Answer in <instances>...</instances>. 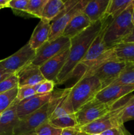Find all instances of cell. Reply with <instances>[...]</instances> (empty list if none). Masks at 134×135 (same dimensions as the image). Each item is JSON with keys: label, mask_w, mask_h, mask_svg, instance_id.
I'll return each mask as SVG.
<instances>
[{"label": "cell", "mask_w": 134, "mask_h": 135, "mask_svg": "<svg viewBox=\"0 0 134 135\" xmlns=\"http://www.w3.org/2000/svg\"><path fill=\"white\" fill-rule=\"evenodd\" d=\"M48 121L53 126L60 129L78 127L77 121H76L74 114L63 115L61 117L53 119L48 120Z\"/></svg>", "instance_id": "obj_24"}, {"label": "cell", "mask_w": 134, "mask_h": 135, "mask_svg": "<svg viewBox=\"0 0 134 135\" xmlns=\"http://www.w3.org/2000/svg\"><path fill=\"white\" fill-rule=\"evenodd\" d=\"M69 52L70 47H68L39 67L45 80H51L56 84L57 77L66 63Z\"/></svg>", "instance_id": "obj_12"}, {"label": "cell", "mask_w": 134, "mask_h": 135, "mask_svg": "<svg viewBox=\"0 0 134 135\" xmlns=\"http://www.w3.org/2000/svg\"><path fill=\"white\" fill-rule=\"evenodd\" d=\"M94 135H99V134H94Z\"/></svg>", "instance_id": "obj_42"}, {"label": "cell", "mask_w": 134, "mask_h": 135, "mask_svg": "<svg viewBox=\"0 0 134 135\" xmlns=\"http://www.w3.org/2000/svg\"><path fill=\"white\" fill-rule=\"evenodd\" d=\"M134 91L133 86L110 84L99 92L95 98L104 104L114 105L116 102Z\"/></svg>", "instance_id": "obj_13"}, {"label": "cell", "mask_w": 134, "mask_h": 135, "mask_svg": "<svg viewBox=\"0 0 134 135\" xmlns=\"http://www.w3.org/2000/svg\"><path fill=\"white\" fill-rule=\"evenodd\" d=\"M37 88H38V84L35 86H26L20 87L18 90L17 99L19 101H21L37 94Z\"/></svg>", "instance_id": "obj_30"}, {"label": "cell", "mask_w": 134, "mask_h": 135, "mask_svg": "<svg viewBox=\"0 0 134 135\" xmlns=\"http://www.w3.org/2000/svg\"><path fill=\"white\" fill-rule=\"evenodd\" d=\"M10 0H0V9L3 8L9 7Z\"/></svg>", "instance_id": "obj_38"}, {"label": "cell", "mask_w": 134, "mask_h": 135, "mask_svg": "<svg viewBox=\"0 0 134 135\" xmlns=\"http://www.w3.org/2000/svg\"><path fill=\"white\" fill-rule=\"evenodd\" d=\"M18 87L0 94V114L6 110L17 99Z\"/></svg>", "instance_id": "obj_26"}, {"label": "cell", "mask_w": 134, "mask_h": 135, "mask_svg": "<svg viewBox=\"0 0 134 135\" xmlns=\"http://www.w3.org/2000/svg\"><path fill=\"white\" fill-rule=\"evenodd\" d=\"M49 102L38 110L20 119L13 135H24L34 133L35 129L49 120Z\"/></svg>", "instance_id": "obj_11"}, {"label": "cell", "mask_w": 134, "mask_h": 135, "mask_svg": "<svg viewBox=\"0 0 134 135\" xmlns=\"http://www.w3.org/2000/svg\"><path fill=\"white\" fill-rule=\"evenodd\" d=\"M80 131L78 127H76L66 128L62 130V133L60 135H78Z\"/></svg>", "instance_id": "obj_35"}, {"label": "cell", "mask_w": 134, "mask_h": 135, "mask_svg": "<svg viewBox=\"0 0 134 135\" xmlns=\"http://www.w3.org/2000/svg\"><path fill=\"white\" fill-rule=\"evenodd\" d=\"M18 87V81L16 74H13L0 82V94L4 93Z\"/></svg>", "instance_id": "obj_29"}, {"label": "cell", "mask_w": 134, "mask_h": 135, "mask_svg": "<svg viewBox=\"0 0 134 135\" xmlns=\"http://www.w3.org/2000/svg\"><path fill=\"white\" fill-rule=\"evenodd\" d=\"M78 135H89V134H86V133H83V132H80Z\"/></svg>", "instance_id": "obj_40"}, {"label": "cell", "mask_w": 134, "mask_h": 135, "mask_svg": "<svg viewBox=\"0 0 134 135\" xmlns=\"http://www.w3.org/2000/svg\"><path fill=\"white\" fill-rule=\"evenodd\" d=\"M29 0H10L9 7L11 8L14 14L17 15H25L27 14V7Z\"/></svg>", "instance_id": "obj_28"}, {"label": "cell", "mask_w": 134, "mask_h": 135, "mask_svg": "<svg viewBox=\"0 0 134 135\" xmlns=\"http://www.w3.org/2000/svg\"><path fill=\"white\" fill-rule=\"evenodd\" d=\"M133 65H134V63H133Z\"/></svg>", "instance_id": "obj_43"}, {"label": "cell", "mask_w": 134, "mask_h": 135, "mask_svg": "<svg viewBox=\"0 0 134 135\" xmlns=\"http://www.w3.org/2000/svg\"><path fill=\"white\" fill-rule=\"evenodd\" d=\"M35 55L28 42L25 46L11 56L0 60V69L11 74H15L20 69L31 63Z\"/></svg>", "instance_id": "obj_9"}, {"label": "cell", "mask_w": 134, "mask_h": 135, "mask_svg": "<svg viewBox=\"0 0 134 135\" xmlns=\"http://www.w3.org/2000/svg\"><path fill=\"white\" fill-rule=\"evenodd\" d=\"M88 2L89 1L86 0H69L65 1L62 11L51 22L49 42L62 36L67 25L76 15L84 11Z\"/></svg>", "instance_id": "obj_4"}, {"label": "cell", "mask_w": 134, "mask_h": 135, "mask_svg": "<svg viewBox=\"0 0 134 135\" xmlns=\"http://www.w3.org/2000/svg\"><path fill=\"white\" fill-rule=\"evenodd\" d=\"M19 100L16 99L13 104L0 114V135H13L14 128L20 121L17 115V105Z\"/></svg>", "instance_id": "obj_15"}, {"label": "cell", "mask_w": 134, "mask_h": 135, "mask_svg": "<svg viewBox=\"0 0 134 135\" xmlns=\"http://www.w3.org/2000/svg\"><path fill=\"white\" fill-rule=\"evenodd\" d=\"M123 108V105H114L112 110L106 115L91 123L79 127L80 132L89 135L100 134L110 129L122 126L123 123L121 119V114Z\"/></svg>", "instance_id": "obj_6"}, {"label": "cell", "mask_w": 134, "mask_h": 135, "mask_svg": "<svg viewBox=\"0 0 134 135\" xmlns=\"http://www.w3.org/2000/svg\"><path fill=\"white\" fill-rule=\"evenodd\" d=\"M111 84H121L134 86V65L133 63H129L118 79Z\"/></svg>", "instance_id": "obj_23"}, {"label": "cell", "mask_w": 134, "mask_h": 135, "mask_svg": "<svg viewBox=\"0 0 134 135\" xmlns=\"http://www.w3.org/2000/svg\"><path fill=\"white\" fill-rule=\"evenodd\" d=\"M99 135H132L127 129L125 128L124 125L112 128L109 130L103 132Z\"/></svg>", "instance_id": "obj_33"}, {"label": "cell", "mask_w": 134, "mask_h": 135, "mask_svg": "<svg viewBox=\"0 0 134 135\" xmlns=\"http://www.w3.org/2000/svg\"><path fill=\"white\" fill-rule=\"evenodd\" d=\"M108 16H106L103 19L98 22L92 23L81 34L70 39L68 59L58 76L56 84L67 81L72 76L76 68L80 65L81 60L87 53L92 42L102 29L104 22Z\"/></svg>", "instance_id": "obj_1"}, {"label": "cell", "mask_w": 134, "mask_h": 135, "mask_svg": "<svg viewBox=\"0 0 134 135\" xmlns=\"http://www.w3.org/2000/svg\"><path fill=\"white\" fill-rule=\"evenodd\" d=\"M128 64L129 63L119 61L117 59H110L95 68L87 71L82 76L93 75L96 76L101 82L102 89L112 84Z\"/></svg>", "instance_id": "obj_5"}, {"label": "cell", "mask_w": 134, "mask_h": 135, "mask_svg": "<svg viewBox=\"0 0 134 135\" xmlns=\"http://www.w3.org/2000/svg\"><path fill=\"white\" fill-rule=\"evenodd\" d=\"M24 135H36L35 133H30V134H24Z\"/></svg>", "instance_id": "obj_41"}, {"label": "cell", "mask_w": 134, "mask_h": 135, "mask_svg": "<svg viewBox=\"0 0 134 135\" xmlns=\"http://www.w3.org/2000/svg\"><path fill=\"white\" fill-rule=\"evenodd\" d=\"M52 92L45 94H37L19 101L17 105V115L20 119L38 110L51 99Z\"/></svg>", "instance_id": "obj_14"}, {"label": "cell", "mask_w": 134, "mask_h": 135, "mask_svg": "<svg viewBox=\"0 0 134 135\" xmlns=\"http://www.w3.org/2000/svg\"><path fill=\"white\" fill-rule=\"evenodd\" d=\"M13 74L9 73L6 72L4 70L0 69V82H1L2 80H3L4 79H7V77H9V76H11Z\"/></svg>", "instance_id": "obj_37"}, {"label": "cell", "mask_w": 134, "mask_h": 135, "mask_svg": "<svg viewBox=\"0 0 134 135\" xmlns=\"http://www.w3.org/2000/svg\"><path fill=\"white\" fill-rule=\"evenodd\" d=\"M51 28V22L45 19H40L39 23L34 28L28 42V44L33 50H37L48 41Z\"/></svg>", "instance_id": "obj_18"}, {"label": "cell", "mask_w": 134, "mask_h": 135, "mask_svg": "<svg viewBox=\"0 0 134 135\" xmlns=\"http://www.w3.org/2000/svg\"><path fill=\"white\" fill-rule=\"evenodd\" d=\"M101 89L102 84L96 76L93 75L81 76L77 83L70 88L67 97L74 113L81 106L95 98Z\"/></svg>", "instance_id": "obj_2"}, {"label": "cell", "mask_w": 134, "mask_h": 135, "mask_svg": "<svg viewBox=\"0 0 134 135\" xmlns=\"http://www.w3.org/2000/svg\"><path fill=\"white\" fill-rule=\"evenodd\" d=\"M48 0H29L27 7V13L30 17L41 19L43 9Z\"/></svg>", "instance_id": "obj_25"}, {"label": "cell", "mask_w": 134, "mask_h": 135, "mask_svg": "<svg viewBox=\"0 0 134 135\" xmlns=\"http://www.w3.org/2000/svg\"><path fill=\"white\" fill-rule=\"evenodd\" d=\"M131 21H132V23L134 26V6H133V11H132V15H131Z\"/></svg>", "instance_id": "obj_39"}, {"label": "cell", "mask_w": 134, "mask_h": 135, "mask_svg": "<svg viewBox=\"0 0 134 135\" xmlns=\"http://www.w3.org/2000/svg\"><path fill=\"white\" fill-rule=\"evenodd\" d=\"M55 83L51 80H44L38 84L37 94H45L53 92Z\"/></svg>", "instance_id": "obj_31"}, {"label": "cell", "mask_w": 134, "mask_h": 135, "mask_svg": "<svg viewBox=\"0 0 134 135\" xmlns=\"http://www.w3.org/2000/svg\"><path fill=\"white\" fill-rule=\"evenodd\" d=\"M121 119L123 124L127 121L134 120V105L123 106L121 114Z\"/></svg>", "instance_id": "obj_32"}, {"label": "cell", "mask_w": 134, "mask_h": 135, "mask_svg": "<svg viewBox=\"0 0 134 135\" xmlns=\"http://www.w3.org/2000/svg\"><path fill=\"white\" fill-rule=\"evenodd\" d=\"M18 81V88L26 86H35L43 81L39 67L30 63L16 73Z\"/></svg>", "instance_id": "obj_16"}, {"label": "cell", "mask_w": 134, "mask_h": 135, "mask_svg": "<svg viewBox=\"0 0 134 135\" xmlns=\"http://www.w3.org/2000/svg\"><path fill=\"white\" fill-rule=\"evenodd\" d=\"M113 107L114 105L104 104L96 98L91 100L75 112L78 127H81L98 119L112 110Z\"/></svg>", "instance_id": "obj_8"}, {"label": "cell", "mask_w": 134, "mask_h": 135, "mask_svg": "<svg viewBox=\"0 0 134 135\" xmlns=\"http://www.w3.org/2000/svg\"><path fill=\"white\" fill-rule=\"evenodd\" d=\"M70 46V40L64 36H60L54 40L47 42L35 50V55L31 63L41 67L49 59L55 57L67 47Z\"/></svg>", "instance_id": "obj_10"}, {"label": "cell", "mask_w": 134, "mask_h": 135, "mask_svg": "<svg viewBox=\"0 0 134 135\" xmlns=\"http://www.w3.org/2000/svg\"><path fill=\"white\" fill-rule=\"evenodd\" d=\"M62 130L53 126L47 121L39 125L34 133L36 135H60Z\"/></svg>", "instance_id": "obj_27"}, {"label": "cell", "mask_w": 134, "mask_h": 135, "mask_svg": "<svg viewBox=\"0 0 134 135\" xmlns=\"http://www.w3.org/2000/svg\"><path fill=\"white\" fill-rule=\"evenodd\" d=\"M132 4L134 0H110L106 14L114 19Z\"/></svg>", "instance_id": "obj_22"}, {"label": "cell", "mask_w": 134, "mask_h": 135, "mask_svg": "<svg viewBox=\"0 0 134 135\" xmlns=\"http://www.w3.org/2000/svg\"><path fill=\"white\" fill-rule=\"evenodd\" d=\"M122 42H128V43H134V28L133 29L132 32L130 35L127 36L126 38H125ZM121 43V42H120Z\"/></svg>", "instance_id": "obj_36"}, {"label": "cell", "mask_w": 134, "mask_h": 135, "mask_svg": "<svg viewBox=\"0 0 134 135\" xmlns=\"http://www.w3.org/2000/svg\"><path fill=\"white\" fill-rule=\"evenodd\" d=\"M116 105H134V95H127L116 102Z\"/></svg>", "instance_id": "obj_34"}, {"label": "cell", "mask_w": 134, "mask_h": 135, "mask_svg": "<svg viewBox=\"0 0 134 135\" xmlns=\"http://www.w3.org/2000/svg\"><path fill=\"white\" fill-rule=\"evenodd\" d=\"M113 50L118 60L134 63V43L121 42L114 46Z\"/></svg>", "instance_id": "obj_20"}, {"label": "cell", "mask_w": 134, "mask_h": 135, "mask_svg": "<svg viewBox=\"0 0 134 135\" xmlns=\"http://www.w3.org/2000/svg\"><path fill=\"white\" fill-rule=\"evenodd\" d=\"M134 4L129 6L119 16L111 21L106 28L104 40L110 48L122 42L125 38L130 35L134 28L131 21V15Z\"/></svg>", "instance_id": "obj_3"}, {"label": "cell", "mask_w": 134, "mask_h": 135, "mask_svg": "<svg viewBox=\"0 0 134 135\" xmlns=\"http://www.w3.org/2000/svg\"><path fill=\"white\" fill-rule=\"evenodd\" d=\"M110 0H91L89 1L84 10L91 23L103 19L106 14Z\"/></svg>", "instance_id": "obj_19"}, {"label": "cell", "mask_w": 134, "mask_h": 135, "mask_svg": "<svg viewBox=\"0 0 134 135\" xmlns=\"http://www.w3.org/2000/svg\"><path fill=\"white\" fill-rule=\"evenodd\" d=\"M91 24L87 16L82 11L72 18L66 26L62 36L70 40L86 30Z\"/></svg>", "instance_id": "obj_17"}, {"label": "cell", "mask_w": 134, "mask_h": 135, "mask_svg": "<svg viewBox=\"0 0 134 135\" xmlns=\"http://www.w3.org/2000/svg\"><path fill=\"white\" fill-rule=\"evenodd\" d=\"M65 1L63 0H48L44 7L41 19L52 22L62 11Z\"/></svg>", "instance_id": "obj_21"}, {"label": "cell", "mask_w": 134, "mask_h": 135, "mask_svg": "<svg viewBox=\"0 0 134 135\" xmlns=\"http://www.w3.org/2000/svg\"><path fill=\"white\" fill-rule=\"evenodd\" d=\"M112 20V18L110 16L106 17L102 29L92 42L87 53L81 60L80 65L83 66L85 68L84 73L91 69L103 57L105 53L110 49L106 46L104 40V37L106 28Z\"/></svg>", "instance_id": "obj_7"}]
</instances>
